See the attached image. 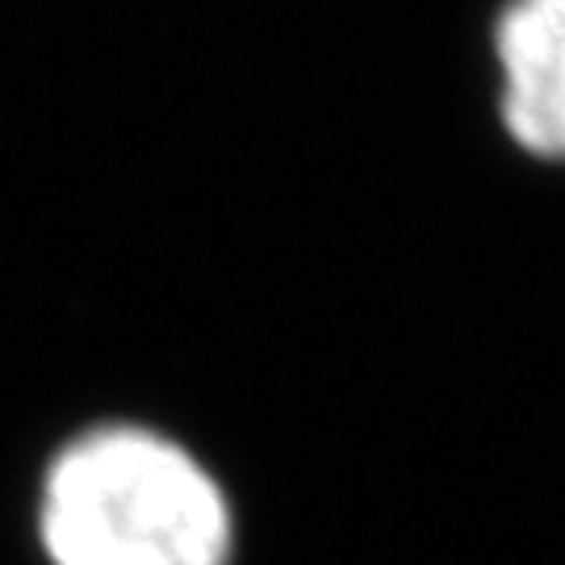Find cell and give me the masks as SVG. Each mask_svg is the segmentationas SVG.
<instances>
[{
	"label": "cell",
	"mask_w": 565,
	"mask_h": 565,
	"mask_svg": "<svg viewBox=\"0 0 565 565\" xmlns=\"http://www.w3.org/2000/svg\"><path fill=\"white\" fill-rule=\"evenodd\" d=\"M34 541L46 565H231L235 507L177 436L109 419L42 465Z\"/></svg>",
	"instance_id": "6da1fadb"
},
{
	"label": "cell",
	"mask_w": 565,
	"mask_h": 565,
	"mask_svg": "<svg viewBox=\"0 0 565 565\" xmlns=\"http://www.w3.org/2000/svg\"><path fill=\"white\" fill-rule=\"evenodd\" d=\"M490 46L507 139L532 160L565 163V0H503Z\"/></svg>",
	"instance_id": "7a4b0ae2"
}]
</instances>
